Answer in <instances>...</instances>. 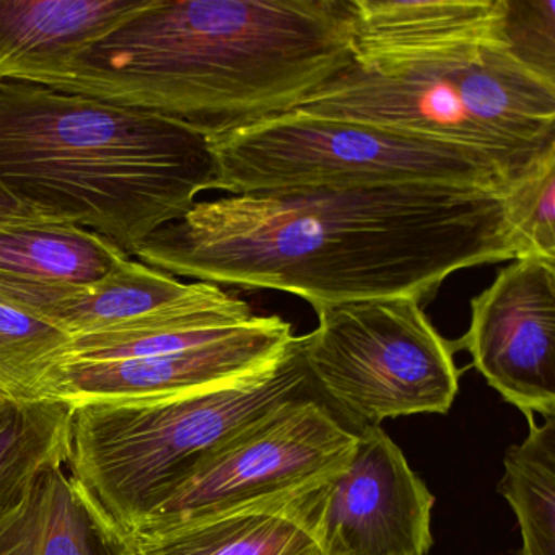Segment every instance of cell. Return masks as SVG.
Returning <instances> with one entry per match:
<instances>
[{"label":"cell","mask_w":555,"mask_h":555,"mask_svg":"<svg viewBox=\"0 0 555 555\" xmlns=\"http://www.w3.org/2000/svg\"><path fill=\"white\" fill-rule=\"evenodd\" d=\"M318 326L301 352L324 401L350 421L447 414L460 389L454 346L438 334L421 300L376 298L314 308Z\"/></svg>","instance_id":"7"},{"label":"cell","mask_w":555,"mask_h":555,"mask_svg":"<svg viewBox=\"0 0 555 555\" xmlns=\"http://www.w3.org/2000/svg\"><path fill=\"white\" fill-rule=\"evenodd\" d=\"M453 346L526 418L555 417V262L506 266L470 301L469 330Z\"/></svg>","instance_id":"10"},{"label":"cell","mask_w":555,"mask_h":555,"mask_svg":"<svg viewBox=\"0 0 555 555\" xmlns=\"http://www.w3.org/2000/svg\"><path fill=\"white\" fill-rule=\"evenodd\" d=\"M73 337L47 318L0 300V398L11 404L48 399Z\"/></svg>","instance_id":"19"},{"label":"cell","mask_w":555,"mask_h":555,"mask_svg":"<svg viewBox=\"0 0 555 555\" xmlns=\"http://www.w3.org/2000/svg\"><path fill=\"white\" fill-rule=\"evenodd\" d=\"M207 141L216 162L212 190L230 196L399 184H457L503 194L519 178L477 149L298 112Z\"/></svg>","instance_id":"6"},{"label":"cell","mask_w":555,"mask_h":555,"mask_svg":"<svg viewBox=\"0 0 555 555\" xmlns=\"http://www.w3.org/2000/svg\"><path fill=\"white\" fill-rule=\"evenodd\" d=\"M503 194L457 184L295 188L196 203L132 258L175 278L287 292L311 307L434 294L515 261Z\"/></svg>","instance_id":"1"},{"label":"cell","mask_w":555,"mask_h":555,"mask_svg":"<svg viewBox=\"0 0 555 555\" xmlns=\"http://www.w3.org/2000/svg\"><path fill=\"white\" fill-rule=\"evenodd\" d=\"M285 495L132 535L138 555H323Z\"/></svg>","instance_id":"17"},{"label":"cell","mask_w":555,"mask_h":555,"mask_svg":"<svg viewBox=\"0 0 555 555\" xmlns=\"http://www.w3.org/2000/svg\"><path fill=\"white\" fill-rule=\"evenodd\" d=\"M73 408L43 399L0 409V508L11 503L38 470L67 461Z\"/></svg>","instance_id":"20"},{"label":"cell","mask_w":555,"mask_h":555,"mask_svg":"<svg viewBox=\"0 0 555 555\" xmlns=\"http://www.w3.org/2000/svg\"><path fill=\"white\" fill-rule=\"evenodd\" d=\"M506 0H352L353 63L503 44Z\"/></svg>","instance_id":"16"},{"label":"cell","mask_w":555,"mask_h":555,"mask_svg":"<svg viewBox=\"0 0 555 555\" xmlns=\"http://www.w3.org/2000/svg\"><path fill=\"white\" fill-rule=\"evenodd\" d=\"M125 258L118 246L74 223L41 219L11 227L0 232V300L44 318Z\"/></svg>","instance_id":"13"},{"label":"cell","mask_w":555,"mask_h":555,"mask_svg":"<svg viewBox=\"0 0 555 555\" xmlns=\"http://www.w3.org/2000/svg\"><path fill=\"white\" fill-rule=\"evenodd\" d=\"M294 112L477 149L519 177L555 149V83L500 44L352 61Z\"/></svg>","instance_id":"4"},{"label":"cell","mask_w":555,"mask_h":555,"mask_svg":"<svg viewBox=\"0 0 555 555\" xmlns=\"http://www.w3.org/2000/svg\"><path fill=\"white\" fill-rule=\"evenodd\" d=\"M209 141L154 113L30 83H0V184L132 258L214 188Z\"/></svg>","instance_id":"3"},{"label":"cell","mask_w":555,"mask_h":555,"mask_svg":"<svg viewBox=\"0 0 555 555\" xmlns=\"http://www.w3.org/2000/svg\"><path fill=\"white\" fill-rule=\"evenodd\" d=\"M0 555H138L132 535L73 476L67 461L35 474L0 508Z\"/></svg>","instance_id":"14"},{"label":"cell","mask_w":555,"mask_h":555,"mask_svg":"<svg viewBox=\"0 0 555 555\" xmlns=\"http://www.w3.org/2000/svg\"><path fill=\"white\" fill-rule=\"evenodd\" d=\"M435 496L379 425L357 430L346 466L285 496L323 555H427Z\"/></svg>","instance_id":"9"},{"label":"cell","mask_w":555,"mask_h":555,"mask_svg":"<svg viewBox=\"0 0 555 555\" xmlns=\"http://www.w3.org/2000/svg\"><path fill=\"white\" fill-rule=\"evenodd\" d=\"M320 392L285 402L201 461L135 529L157 531L278 499L339 473L357 430L327 408Z\"/></svg>","instance_id":"8"},{"label":"cell","mask_w":555,"mask_h":555,"mask_svg":"<svg viewBox=\"0 0 555 555\" xmlns=\"http://www.w3.org/2000/svg\"><path fill=\"white\" fill-rule=\"evenodd\" d=\"M253 317L248 304L217 285L186 284L128 256L103 281L44 318L73 337L70 349H80L236 326Z\"/></svg>","instance_id":"12"},{"label":"cell","mask_w":555,"mask_h":555,"mask_svg":"<svg viewBox=\"0 0 555 555\" xmlns=\"http://www.w3.org/2000/svg\"><path fill=\"white\" fill-rule=\"evenodd\" d=\"M11 404V402L5 401L4 398H0V409H4L5 405Z\"/></svg>","instance_id":"24"},{"label":"cell","mask_w":555,"mask_h":555,"mask_svg":"<svg viewBox=\"0 0 555 555\" xmlns=\"http://www.w3.org/2000/svg\"><path fill=\"white\" fill-rule=\"evenodd\" d=\"M518 258L555 262V149L503 193Z\"/></svg>","instance_id":"21"},{"label":"cell","mask_w":555,"mask_h":555,"mask_svg":"<svg viewBox=\"0 0 555 555\" xmlns=\"http://www.w3.org/2000/svg\"><path fill=\"white\" fill-rule=\"evenodd\" d=\"M314 392L295 337L285 359L255 378L173 398L70 405L67 467L132 534L201 461L285 402Z\"/></svg>","instance_id":"5"},{"label":"cell","mask_w":555,"mask_h":555,"mask_svg":"<svg viewBox=\"0 0 555 555\" xmlns=\"http://www.w3.org/2000/svg\"><path fill=\"white\" fill-rule=\"evenodd\" d=\"M295 336L279 317H253L222 336L144 359L64 363L51 379L48 399L69 405L173 398L274 370Z\"/></svg>","instance_id":"11"},{"label":"cell","mask_w":555,"mask_h":555,"mask_svg":"<svg viewBox=\"0 0 555 555\" xmlns=\"http://www.w3.org/2000/svg\"><path fill=\"white\" fill-rule=\"evenodd\" d=\"M503 44L529 70L555 83L554 0H506Z\"/></svg>","instance_id":"22"},{"label":"cell","mask_w":555,"mask_h":555,"mask_svg":"<svg viewBox=\"0 0 555 555\" xmlns=\"http://www.w3.org/2000/svg\"><path fill=\"white\" fill-rule=\"evenodd\" d=\"M528 422V437L503 457L499 492L518 519L521 555H555V417Z\"/></svg>","instance_id":"18"},{"label":"cell","mask_w":555,"mask_h":555,"mask_svg":"<svg viewBox=\"0 0 555 555\" xmlns=\"http://www.w3.org/2000/svg\"><path fill=\"white\" fill-rule=\"evenodd\" d=\"M48 219L35 210L28 209L24 204L18 203L2 184H0V232L11 227L24 225V223L37 222Z\"/></svg>","instance_id":"23"},{"label":"cell","mask_w":555,"mask_h":555,"mask_svg":"<svg viewBox=\"0 0 555 555\" xmlns=\"http://www.w3.org/2000/svg\"><path fill=\"white\" fill-rule=\"evenodd\" d=\"M352 25V0H152L44 87L212 139L294 112L343 73Z\"/></svg>","instance_id":"2"},{"label":"cell","mask_w":555,"mask_h":555,"mask_svg":"<svg viewBox=\"0 0 555 555\" xmlns=\"http://www.w3.org/2000/svg\"><path fill=\"white\" fill-rule=\"evenodd\" d=\"M152 0H0V83L47 86Z\"/></svg>","instance_id":"15"}]
</instances>
